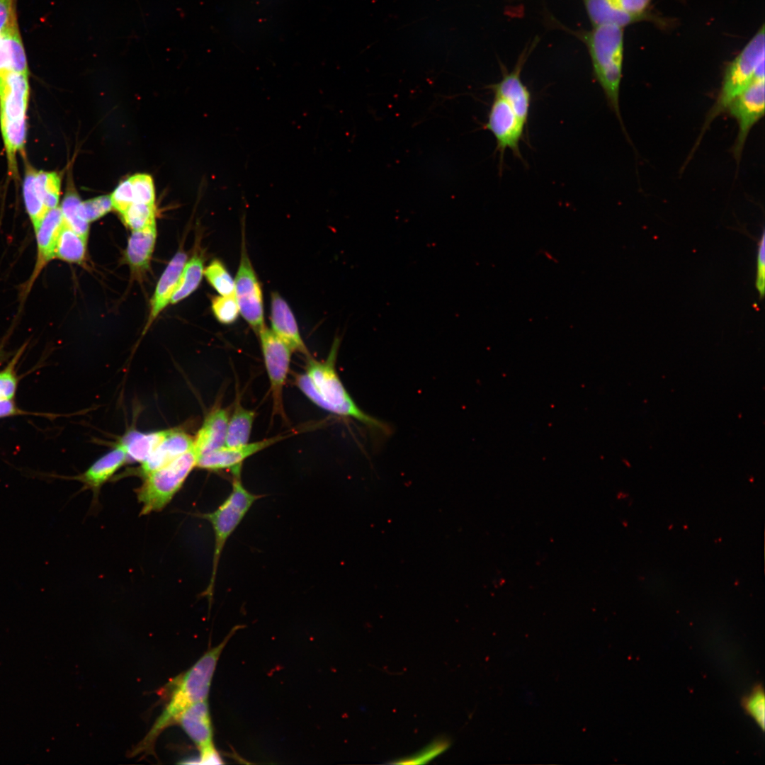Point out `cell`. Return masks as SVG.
Here are the masks:
<instances>
[{"label":"cell","mask_w":765,"mask_h":765,"mask_svg":"<svg viewBox=\"0 0 765 765\" xmlns=\"http://www.w3.org/2000/svg\"><path fill=\"white\" fill-rule=\"evenodd\" d=\"M340 341L339 338H335L329 353L324 361H317L311 356L307 357L305 372L295 377L296 386L321 409L358 421L374 432L389 434L388 425L360 409L342 383L336 370Z\"/></svg>","instance_id":"obj_1"},{"label":"cell","mask_w":765,"mask_h":765,"mask_svg":"<svg viewBox=\"0 0 765 765\" xmlns=\"http://www.w3.org/2000/svg\"><path fill=\"white\" fill-rule=\"evenodd\" d=\"M238 628V626L233 628L219 645L206 652L193 667L174 681L169 701L134 753L148 751L159 734L177 722L187 708L207 699L219 657Z\"/></svg>","instance_id":"obj_2"},{"label":"cell","mask_w":765,"mask_h":765,"mask_svg":"<svg viewBox=\"0 0 765 765\" xmlns=\"http://www.w3.org/2000/svg\"><path fill=\"white\" fill-rule=\"evenodd\" d=\"M591 57L594 74L607 103L623 126L619 96L623 62V29L606 25L582 34Z\"/></svg>","instance_id":"obj_3"},{"label":"cell","mask_w":765,"mask_h":765,"mask_svg":"<svg viewBox=\"0 0 765 765\" xmlns=\"http://www.w3.org/2000/svg\"><path fill=\"white\" fill-rule=\"evenodd\" d=\"M28 99V74H0V128L11 176L16 175V155L25 147Z\"/></svg>","instance_id":"obj_4"},{"label":"cell","mask_w":765,"mask_h":765,"mask_svg":"<svg viewBox=\"0 0 765 765\" xmlns=\"http://www.w3.org/2000/svg\"><path fill=\"white\" fill-rule=\"evenodd\" d=\"M764 26L750 39L725 69L719 94L706 118L698 143L710 124L727 110L731 102L756 78H764Z\"/></svg>","instance_id":"obj_5"},{"label":"cell","mask_w":765,"mask_h":765,"mask_svg":"<svg viewBox=\"0 0 765 765\" xmlns=\"http://www.w3.org/2000/svg\"><path fill=\"white\" fill-rule=\"evenodd\" d=\"M241 470L232 472V490L222 503L214 511L198 516L210 523L214 533L212 572L209 584L203 592L210 604L220 560L224 547L238 527L253 504L264 495L256 494L245 488L241 480Z\"/></svg>","instance_id":"obj_6"},{"label":"cell","mask_w":765,"mask_h":765,"mask_svg":"<svg viewBox=\"0 0 765 765\" xmlns=\"http://www.w3.org/2000/svg\"><path fill=\"white\" fill-rule=\"evenodd\" d=\"M198 457L193 448L164 466L143 477V482L136 489L142 504L141 515L163 510L181 489L186 480L196 467Z\"/></svg>","instance_id":"obj_7"},{"label":"cell","mask_w":765,"mask_h":765,"mask_svg":"<svg viewBox=\"0 0 765 765\" xmlns=\"http://www.w3.org/2000/svg\"><path fill=\"white\" fill-rule=\"evenodd\" d=\"M61 178L55 171L28 168L23 182L25 207L33 230L60 201Z\"/></svg>","instance_id":"obj_8"},{"label":"cell","mask_w":765,"mask_h":765,"mask_svg":"<svg viewBox=\"0 0 765 765\" xmlns=\"http://www.w3.org/2000/svg\"><path fill=\"white\" fill-rule=\"evenodd\" d=\"M266 370L270 382L273 413L285 419L283 407V387L290 370V347L265 327L258 334Z\"/></svg>","instance_id":"obj_9"},{"label":"cell","mask_w":765,"mask_h":765,"mask_svg":"<svg viewBox=\"0 0 765 765\" xmlns=\"http://www.w3.org/2000/svg\"><path fill=\"white\" fill-rule=\"evenodd\" d=\"M242 238L241 258L234 279V295L239 313L258 335L264 324L263 295L261 284L247 254Z\"/></svg>","instance_id":"obj_10"},{"label":"cell","mask_w":765,"mask_h":765,"mask_svg":"<svg viewBox=\"0 0 765 765\" xmlns=\"http://www.w3.org/2000/svg\"><path fill=\"white\" fill-rule=\"evenodd\" d=\"M765 78H756L752 84L729 105L727 110L738 125V132L732 153L739 161L753 126L764 116L765 103Z\"/></svg>","instance_id":"obj_11"},{"label":"cell","mask_w":765,"mask_h":765,"mask_svg":"<svg viewBox=\"0 0 765 765\" xmlns=\"http://www.w3.org/2000/svg\"><path fill=\"white\" fill-rule=\"evenodd\" d=\"M526 127L510 105L500 96L494 95L484 128L494 136L501 161L508 149L521 158L519 143Z\"/></svg>","instance_id":"obj_12"},{"label":"cell","mask_w":765,"mask_h":765,"mask_svg":"<svg viewBox=\"0 0 765 765\" xmlns=\"http://www.w3.org/2000/svg\"><path fill=\"white\" fill-rule=\"evenodd\" d=\"M64 222L60 207L50 210L34 230L37 243V256L33 271L23 288L21 296L26 297L44 268L55 259V248Z\"/></svg>","instance_id":"obj_13"},{"label":"cell","mask_w":765,"mask_h":765,"mask_svg":"<svg viewBox=\"0 0 765 765\" xmlns=\"http://www.w3.org/2000/svg\"><path fill=\"white\" fill-rule=\"evenodd\" d=\"M287 436H276L254 443H247L237 447L223 446L200 455L197 460L196 467L208 471L230 470L232 472L242 468L243 462L248 458Z\"/></svg>","instance_id":"obj_14"},{"label":"cell","mask_w":765,"mask_h":765,"mask_svg":"<svg viewBox=\"0 0 765 765\" xmlns=\"http://www.w3.org/2000/svg\"><path fill=\"white\" fill-rule=\"evenodd\" d=\"M526 51L519 57L514 69L507 72L503 70L502 79L489 86L497 95L504 99L512 108L523 124H528L531 95L527 86L523 83L521 72L526 61Z\"/></svg>","instance_id":"obj_15"},{"label":"cell","mask_w":765,"mask_h":765,"mask_svg":"<svg viewBox=\"0 0 765 765\" xmlns=\"http://www.w3.org/2000/svg\"><path fill=\"white\" fill-rule=\"evenodd\" d=\"M270 318L273 333L293 351L302 353L306 358L311 356L301 337L290 307L278 293L271 295Z\"/></svg>","instance_id":"obj_16"},{"label":"cell","mask_w":765,"mask_h":765,"mask_svg":"<svg viewBox=\"0 0 765 765\" xmlns=\"http://www.w3.org/2000/svg\"><path fill=\"white\" fill-rule=\"evenodd\" d=\"M193 448V438L186 431L174 429L166 431L162 441L151 455L141 463L137 470L144 477L173 461Z\"/></svg>","instance_id":"obj_17"},{"label":"cell","mask_w":765,"mask_h":765,"mask_svg":"<svg viewBox=\"0 0 765 765\" xmlns=\"http://www.w3.org/2000/svg\"><path fill=\"white\" fill-rule=\"evenodd\" d=\"M127 461V454L123 446L118 443L114 449L101 456L85 472L74 477L73 479L82 482L84 489H91L94 494V499L96 500L102 486Z\"/></svg>","instance_id":"obj_18"},{"label":"cell","mask_w":765,"mask_h":765,"mask_svg":"<svg viewBox=\"0 0 765 765\" xmlns=\"http://www.w3.org/2000/svg\"><path fill=\"white\" fill-rule=\"evenodd\" d=\"M186 261V254L183 251H179L171 259L164 271L150 301V310L144 332L170 302Z\"/></svg>","instance_id":"obj_19"},{"label":"cell","mask_w":765,"mask_h":765,"mask_svg":"<svg viewBox=\"0 0 765 765\" xmlns=\"http://www.w3.org/2000/svg\"><path fill=\"white\" fill-rule=\"evenodd\" d=\"M229 412L222 407L213 408L205 416L193 437V450L197 457L225 445Z\"/></svg>","instance_id":"obj_20"},{"label":"cell","mask_w":765,"mask_h":765,"mask_svg":"<svg viewBox=\"0 0 765 765\" xmlns=\"http://www.w3.org/2000/svg\"><path fill=\"white\" fill-rule=\"evenodd\" d=\"M199 750L213 745L212 730L207 700L187 708L177 721Z\"/></svg>","instance_id":"obj_21"},{"label":"cell","mask_w":765,"mask_h":765,"mask_svg":"<svg viewBox=\"0 0 765 765\" xmlns=\"http://www.w3.org/2000/svg\"><path fill=\"white\" fill-rule=\"evenodd\" d=\"M7 72L29 74L17 18L0 33V74Z\"/></svg>","instance_id":"obj_22"},{"label":"cell","mask_w":765,"mask_h":765,"mask_svg":"<svg viewBox=\"0 0 765 765\" xmlns=\"http://www.w3.org/2000/svg\"><path fill=\"white\" fill-rule=\"evenodd\" d=\"M156 239V223L140 230L132 231L125 256L134 273L141 274L149 268Z\"/></svg>","instance_id":"obj_23"},{"label":"cell","mask_w":765,"mask_h":765,"mask_svg":"<svg viewBox=\"0 0 765 765\" xmlns=\"http://www.w3.org/2000/svg\"><path fill=\"white\" fill-rule=\"evenodd\" d=\"M583 2L593 27L612 25L623 28L637 22L647 21L623 11L613 0H583Z\"/></svg>","instance_id":"obj_24"},{"label":"cell","mask_w":765,"mask_h":765,"mask_svg":"<svg viewBox=\"0 0 765 765\" xmlns=\"http://www.w3.org/2000/svg\"><path fill=\"white\" fill-rule=\"evenodd\" d=\"M167 430L148 433L131 430L120 440L119 443L124 448L128 460L142 463L154 451L164 438Z\"/></svg>","instance_id":"obj_25"},{"label":"cell","mask_w":765,"mask_h":765,"mask_svg":"<svg viewBox=\"0 0 765 765\" xmlns=\"http://www.w3.org/2000/svg\"><path fill=\"white\" fill-rule=\"evenodd\" d=\"M255 416L254 411L243 407L237 400L229 416L225 446L237 447L249 443Z\"/></svg>","instance_id":"obj_26"},{"label":"cell","mask_w":765,"mask_h":765,"mask_svg":"<svg viewBox=\"0 0 765 765\" xmlns=\"http://www.w3.org/2000/svg\"><path fill=\"white\" fill-rule=\"evenodd\" d=\"M86 240L64 224L57 241L55 259L82 264L86 256Z\"/></svg>","instance_id":"obj_27"},{"label":"cell","mask_w":765,"mask_h":765,"mask_svg":"<svg viewBox=\"0 0 765 765\" xmlns=\"http://www.w3.org/2000/svg\"><path fill=\"white\" fill-rule=\"evenodd\" d=\"M204 269V260L199 254L186 261L170 302L177 303L193 293L202 280Z\"/></svg>","instance_id":"obj_28"},{"label":"cell","mask_w":765,"mask_h":765,"mask_svg":"<svg viewBox=\"0 0 765 765\" xmlns=\"http://www.w3.org/2000/svg\"><path fill=\"white\" fill-rule=\"evenodd\" d=\"M81 200L74 191H69L64 197L60 208L64 224L87 239L89 223L80 217L78 206Z\"/></svg>","instance_id":"obj_29"},{"label":"cell","mask_w":765,"mask_h":765,"mask_svg":"<svg viewBox=\"0 0 765 765\" xmlns=\"http://www.w3.org/2000/svg\"><path fill=\"white\" fill-rule=\"evenodd\" d=\"M155 205L133 203L120 215L132 231L140 230L156 223Z\"/></svg>","instance_id":"obj_30"},{"label":"cell","mask_w":765,"mask_h":765,"mask_svg":"<svg viewBox=\"0 0 765 765\" xmlns=\"http://www.w3.org/2000/svg\"><path fill=\"white\" fill-rule=\"evenodd\" d=\"M204 276L220 295H227L234 293V280L220 260H212L204 269Z\"/></svg>","instance_id":"obj_31"},{"label":"cell","mask_w":765,"mask_h":765,"mask_svg":"<svg viewBox=\"0 0 765 765\" xmlns=\"http://www.w3.org/2000/svg\"><path fill=\"white\" fill-rule=\"evenodd\" d=\"M450 742L447 737H438L435 739L425 747L417 752L394 759L390 764H426L436 757L445 752L450 747Z\"/></svg>","instance_id":"obj_32"},{"label":"cell","mask_w":765,"mask_h":765,"mask_svg":"<svg viewBox=\"0 0 765 765\" xmlns=\"http://www.w3.org/2000/svg\"><path fill=\"white\" fill-rule=\"evenodd\" d=\"M26 345H23L6 367L0 370V401L14 400L18 388L17 364Z\"/></svg>","instance_id":"obj_33"},{"label":"cell","mask_w":765,"mask_h":765,"mask_svg":"<svg viewBox=\"0 0 765 765\" xmlns=\"http://www.w3.org/2000/svg\"><path fill=\"white\" fill-rule=\"evenodd\" d=\"M211 309L215 318L224 324L234 323L239 314L234 293L227 295L214 296L211 300Z\"/></svg>","instance_id":"obj_34"},{"label":"cell","mask_w":765,"mask_h":765,"mask_svg":"<svg viewBox=\"0 0 765 765\" xmlns=\"http://www.w3.org/2000/svg\"><path fill=\"white\" fill-rule=\"evenodd\" d=\"M112 208L110 195L100 196L81 201L78 206V214L81 219L89 223L104 216Z\"/></svg>","instance_id":"obj_35"},{"label":"cell","mask_w":765,"mask_h":765,"mask_svg":"<svg viewBox=\"0 0 765 765\" xmlns=\"http://www.w3.org/2000/svg\"><path fill=\"white\" fill-rule=\"evenodd\" d=\"M135 203L155 205V191L152 178L147 174L130 176Z\"/></svg>","instance_id":"obj_36"},{"label":"cell","mask_w":765,"mask_h":765,"mask_svg":"<svg viewBox=\"0 0 765 765\" xmlns=\"http://www.w3.org/2000/svg\"><path fill=\"white\" fill-rule=\"evenodd\" d=\"M747 713L751 715L762 730H764L765 698L761 685L756 686L742 703Z\"/></svg>","instance_id":"obj_37"},{"label":"cell","mask_w":765,"mask_h":765,"mask_svg":"<svg viewBox=\"0 0 765 765\" xmlns=\"http://www.w3.org/2000/svg\"><path fill=\"white\" fill-rule=\"evenodd\" d=\"M110 196L113 208L121 215L135 203L129 178L121 181Z\"/></svg>","instance_id":"obj_38"},{"label":"cell","mask_w":765,"mask_h":765,"mask_svg":"<svg viewBox=\"0 0 765 765\" xmlns=\"http://www.w3.org/2000/svg\"><path fill=\"white\" fill-rule=\"evenodd\" d=\"M653 0H613L616 6L623 11L631 16L653 20L654 17L648 15V9Z\"/></svg>","instance_id":"obj_39"},{"label":"cell","mask_w":765,"mask_h":765,"mask_svg":"<svg viewBox=\"0 0 765 765\" xmlns=\"http://www.w3.org/2000/svg\"><path fill=\"white\" fill-rule=\"evenodd\" d=\"M756 288L761 299L765 289V232L764 229L758 242L756 256Z\"/></svg>","instance_id":"obj_40"},{"label":"cell","mask_w":765,"mask_h":765,"mask_svg":"<svg viewBox=\"0 0 765 765\" xmlns=\"http://www.w3.org/2000/svg\"><path fill=\"white\" fill-rule=\"evenodd\" d=\"M16 18L14 0H0V33Z\"/></svg>","instance_id":"obj_41"},{"label":"cell","mask_w":765,"mask_h":765,"mask_svg":"<svg viewBox=\"0 0 765 765\" xmlns=\"http://www.w3.org/2000/svg\"><path fill=\"white\" fill-rule=\"evenodd\" d=\"M200 756L198 758L199 764H222V759L215 749L214 745L200 750Z\"/></svg>","instance_id":"obj_42"},{"label":"cell","mask_w":765,"mask_h":765,"mask_svg":"<svg viewBox=\"0 0 765 765\" xmlns=\"http://www.w3.org/2000/svg\"><path fill=\"white\" fill-rule=\"evenodd\" d=\"M21 412L14 400L0 401V418L16 415Z\"/></svg>","instance_id":"obj_43"},{"label":"cell","mask_w":765,"mask_h":765,"mask_svg":"<svg viewBox=\"0 0 765 765\" xmlns=\"http://www.w3.org/2000/svg\"><path fill=\"white\" fill-rule=\"evenodd\" d=\"M1 351L0 349V359H1Z\"/></svg>","instance_id":"obj_44"}]
</instances>
